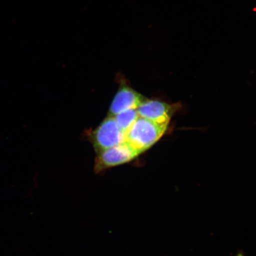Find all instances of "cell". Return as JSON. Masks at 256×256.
<instances>
[{"instance_id": "3957f363", "label": "cell", "mask_w": 256, "mask_h": 256, "mask_svg": "<svg viewBox=\"0 0 256 256\" xmlns=\"http://www.w3.org/2000/svg\"><path fill=\"white\" fill-rule=\"evenodd\" d=\"M90 140L98 154L126 142V135L117 126L114 118L108 116L91 132Z\"/></svg>"}, {"instance_id": "6da1fadb", "label": "cell", "mask_w": 256, "mask_h": 256, "mask_svg": "<svg viewBox=\"0 0 256 256\" xmlns=\"http://www.w3.org/2000/svg\"><path fill=\"white\" fill-rule=\"evenodd\" d=\"M168 127L139 116L126 134V142L145 152L161 138Z\"/></svg>"}, {"instance_id": "8992f818", "label": "cell", "mask_w": 256, "mask_h": 256, "mask_svg": "<svg viewBox=\"0 0 256 256\" xmlns=\"http://www.w3.org/2000/svg\"><path fill=\"white\" fill-rule=\"evenodd\" d=\"M139 115L136 110H130L121 112L114 116L115 122L120 130L124 135L135 123Z\"/></svg>"}, {"instance_id": "7a4b0ae2", "label": "cell", "mask_w": 256, "mask_h": 256, "mask_svg": "<svg viewBox=\"0 0 256 256\" xmlns=\"http://www.w3.org/2000/svg\"><path fill=\"white\" fill-rule=\"evenodd\" d=\"M142 153L140 150L124 142L98 154L95 160V171L100 172L114 166L124 164L132 161Z\"/></svg>"}, {"instance_id": "5b68a950", "label": "cell", "mask_w": 256, "mask_h": 256, "mask_svg": "<svg viewBox=\"0 0 256 256\" xmlns=\"http://www.w3.org/2000/svg\"><path fill=\"white\" fill-rule=\"evenodd\" d=\"M146 98L126 84H122L111 104L108 116L114 117L121 112L137 110Z\"/></svg>"}, {"instance_id": "277c9868", "label": "cell", "mask_w": 256, "mask_h": 256, "mask_svg": "<svg viewBox=\"0 0 256 256\" xmlns=\"http://www.w3.org/2000/svg\"><path fill=\"white\" fill-rule=\"evenodd\" d=\"M139 116L161 126H168L176 110L174 105L158 100H146L136 110Z\"/></svg>"}]
</instances>
